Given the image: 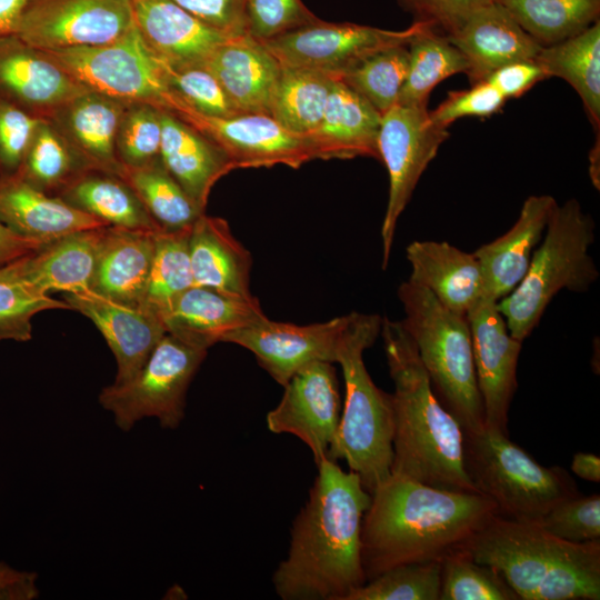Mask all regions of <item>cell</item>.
I'll return each instance as SVG.
<instances>
[{
	"mask_svg": "<svg viewBox=\"0 0 600 600\" xmlns=\"http://www.w3.org/2000/svg\"><path fill=\"white\" fill-rule=\"evenodd\" d=\"M296 517L287 557L272 576L283 600H346L366 582L361 523L371 494L360 477L324 459Z\"/></svg>",
	"mask_w": 600,
	"mask_h": 600,
	"instance_id": "cell-1",
	"label": "cell"
},
{
	"mask_svg": "<svg viewBox=\"0 0 600 600\" xmlns=\"http://www.w3.org/2000/svg\"><path fill=\"white\" fill-rule=\"evenodd\" d=\"M496 516L494 503L480 493L439 489L391 473L371 493L362 518L366 581L401 564L442 562L466 550Z\"/></svg>",
	"mask_w": 600,
	"mask_h": 600,
	"instance_id": "cell-2",
	"label": "cell"
},
{
	"mask_svg": "<svg viewBox=\"0 0 600 600\" xmlns=\"http://www.w3.org/2000/svg\"><path fill=\"white\" fill-rule=\"evenodd\" d=\"M380 334L394 384L391 473L477 492L464 469L462 428L434 394L411 337L401 321L388 318H382Z\"/></svg>",
	"mask_w": 600,
	"mask_h": 600,
	"instance_id": "cell-3",
	"label": "cell"
},
{
	"mask_svg": "<svg viewBox=\"0 0 600 600\" xmlns=\"http://www.w3.org/2000/svg\"><path fill=\"white\" fill-rule=\"evenodd\" d=\"M466 550L498 570L522 600L600 599V540L570 542L496 516Z\"/></svg>",
	"mask_w": 600,
	"mask_h": 600,
	"instance_id": "cell-4",
	"label": "cell"
},
{
	"mask_svg": "<svg viewBox=\"0 0 600 600\" xmlns=\"http://www.w3.org/2000/svg\"><path fill=\"white\" fill-rule=\"evenodd\" d=\"M378 314L348 313L336 363L341 367L346 398L328 459H342L371 494L391 476L393 459V407L391 393L376 386L363 360L381 331Z\"/></svg>",
	"mask_w": 600,
	"mask_h": 600,
	"instance_id": "cell-5",
	"label": "cell"
},
{
	"mask_svg": "<svg viewBox=\"0 0 600 600\" xmlns=\"http://www.w3.org/2000/svg\"><path fill=\"white\" fill-rule=\"evenodd\" d=\"M594 229L592 217L578 200L556 203L524 277L497 302L513 338L523 342L562 289L583 293L598 280L600 273L589 252Z\"/></svg>",
	"mask_w": 600,
	"mask_h": 600,
	"instance_id": "cell-6",
	"label": "cell"
},
{
	"mask_svg": "<svg viewBox=\"0 0 600 600\" xmlns=\"http://www.w3.org/2000/svg\"><path fill=\"white\" fill-rule=\"evenodd\" d=\"M404 318L432 390L462 430L484 426V408L478 389L472 337L467 316L442 304L428 289L411 281L398 288Z\"/></svg>",
	"mask_w": 600,
	"mask_h": 600,
	"instance_id": "cell-7",
	"label": "cell"
},
{
	"mask_svg": "<svg viewBox=\"0 0 600 600\" xmlns=\"http://www.w3.org/2000/svg\"><path fill=\"white\" fill-rule=\"evenodd\" d=\"M462 431L466 472L499 517L537 523L554 506L580 494L563 468L541 466L508 433L486 424Z\"/></svg>",
	"mask_w": 600,
	"mask_h": 600,
	"instance_id": "cell-8",
	"label": "cell"
},
{
	"mask_svg": "<svg viewBox=\"0 0 600 600\" xmlns=\"http://www.w3.org/2000/svg\"><path fill=\"white\" fill-rule=\"evenodd\" d=\"M207 351L166 333L132 379L101 390L99 403L122 431L144 418L176 429L184 418L187 390Z\"/></svg>",
	"mask_w": 600,
	"mask_h": 600,
	"instance_id": "cell-9",
	"label": "cell"
},
{
	"mask_svg": "<svg viewBox=\"0 0 600 600\" xmlns=\"http://www.w3.org/2000/svg\"><path fill=\"white\" fill-rule=\"evenodd\" d=\"M46 52L89 90L127 103L166 108L170 91L164 62L146 44L134 24L109 43Z\"/></svg>",
	"mask_w": 600,
	"mask_h": 600,
	"instance_id": "cell-10",
	"label": "cell"
},
{
	"mask_svg": "<svg viewBox=\"0 0 600 600\" xmlns=\"http://www.w3.org/2000/svg\"><path fill=\"white\" fill-rule=\"evenodd\" d=\"M448 137V129L431 120L428 108L394 104L381 116L378 152L389 177L381 226L383 269L389 263L398 220L420 177Z\"/></svg>",
	"mask_w": 600,
	"mask_h": 600,
	"instance_id": "cell-11",
	"label": "cell"
},
{
	"mask_svg": "<svg viewBox=\"0 0 600 600\" xmlns=\"http://www.w3.org/2000/svg\"><path fill=\"white\" fill-rule=\"evenodd\" d=\"M167 111L213 141L234 169L277 164L299 168L311 160L322 159L310 136L291 132L268 114L209 117L194 111L173 93L168 99Z\"/></svg>",
	"mask_w": 600,
	"mask_h": 600,
	"instance_id": "cell-12",
	"label": "cell"
},
{
	"mask_svg": "<svg viewBox=\"0 0 600 600\" xmlns=\"http://www.w3.org/2000/svg\"><path fill=\"white\" fill-rule=\"evenodd\" d=\"M413 22L400 31L351 22L319 20L261 41L281 66L309 68L338 76L368 56L393 46H407L423 29Z\"/></svg>",
	"mask_w": 600,
	"mask_h": 600,
	"instance_id": "cell-13",
	"label": "cell"
},
{
	"mask_svg": "<svg viewBox=\"0 0 600 600\" xmlns=\"http://www.w3.org/2000/svg\"><path fill=\"white\" fill-rule=\"evenodd\" d=\"M133 24L131 0H30L14 34L51 51L109 43Z\"/></svg>",
	"mask_w": 600,
	"mask_h": 600,
	"instance_id": "cell-14",
	"label": "cell"
},
{
	"mask_svg": "<svg viewBox=\"0 0 600 600\" xmlns=\"http://www.w3.org/2000/svg\"><path fill=\"white\" fill-rule=\"evenodd\" d=\"M282 387L284 391L279 403L267 413V427L272 433L299 438L318 464L328 458L341 414L339 381L333 363H309Z\"/></svg>",
	"mask_w": 600,
	"mask_h": 600,
	"instance_id": "cell-15",
	"label": "cell"
},
{
	"mask_svg": "<svg viewBox=\"0 0 600 600\" xmlns=\"http://www.w3.org/2000/svg\"><path fill=\"white\" fill-rule=\"evenodd\" d=\"M496 300L483 296L467 313L484 424L508 433V412L517 390L522 341L509 332Z\"/></svg>",
	"mask_w": 600,
	"mask_h": 600,
	"instance_id": "cell-16",
	"label": "cell"
},
{
	"mask_svg": "<svg viewBox=\"0 0 600 600\" xmlns=\"http://www.w3.org/2000/svg\"><path fill=\"white\" fill-rule=\"evenodd\" d=\"M348 314L329 321L299 326L268 317L227 337L224 342L243 347L281 386L314 361L336 362V352Z\"/></svg>",
	"mask_w": 600,
	"mask_h": 600,
	"instance_id": "cell-17",
	"label": "cell"
},
{
	"mask_svg": "<svg viewBox=\"0 0 600 600\" xmlns=\"http://www.w3.org/2000/svg\"><path fill=\"white\" fill-rule=\"evenodd\" d=\"M87 90L46 51L17 34L0 37V99L48 119Z\"/></svg>",
	"mask_w": 600,
	"mask_h": 600,
	"instance_id": "cell-18",
	"label": "cell"
},
{
	"mask_svg": "<svg viewBox=\"0 0 600 600\" xmlns=\"http://www.w3.org/2000/svg\"><path fill=\"white\" fill-rule=\"evenodd\" d=\"M63 300L102 333L117 361L113 383L132 379L167 333L159 317L107 299L89 288L63 292Z\"/></svg>",
	"mask_w": 600,
	"mask_h": 600,
	"instance_id": "cell-19",
	"label": "cell"
},
{
	"mask_svg": "<svg viewBox=\"0 0 600 600\" xmlns=\"http://www.w3.org/2000/svg\"><path fill=\"white\" fill-rule=\"evenodd\" d=\"M103 230L74 231L44 243L1 266L0 277L41 294L89 288Z\"/></svg>",
	"mask_w": 600,
	"mask_h": 600,
	"instance_id": "cell-20",
	"label": "cell"
},
{
	"mask_svg": "<svg viewBox=\"0 0 600 600\" xmlns=\"http://www.w3.org/2000/svg\"><path fill=\"white\" fill-rule=\"evenodd\" d=\"M134 26L150 50L172 69L203 67L229 38L172 0H131Z\"/></svg>",
	"mask_w": 600,
	"mask_h": 600,
	"instance_id": "cell-21",
	"label": "cell"
},
{
	"mask_svg": "<svg viewBox=\"0 0 600 600\" xmlns=\"http://www.w3.org/2000/svg\"><path fill=\"white\" fill-rule=\"evenodd\" d=\"M266 317L258 299L192 286L170 306L161 320L170 333L196 348L208 350L232 332Z\"/></svg>",
	"mask_w": 600,
	"mask_h": 600,
	"instance_id": "cell-22",
	"label": "cell"
},
{
	"mask_svg": "<svg viewBox=\"0 0 600 600\" xmlns=\"http://www.w3.org/2000/svg\"><path fill=\"white\" fill-rule=\"evenodd\" d=\"M446 37L467 59L471 84L510 62L534 60L542 48L497 0L476 10Z\"/></svg>",
	"mask_w": 600,
	"mask_h": 600,
	"instance_id": "cell-23",
	"label": "cell"
},
{
	"mask_svg": "<svg viewBox=\"0 0 600 600\" xmlns=\"http://www.w3.org/2000/svg\"><path fill=\"white\" fill-rule=\"evenodd\" d=\"M127 102L87 90L60 107L48 120L90 170L124 177L117 156L119 124Z\"/></svg>",
	"mask_w": 600,
	"mask_h": 600,
	"instance_id": "cell-24",
	"label": "cell"
},
{
	"mask_svg": "<svg viewBox=\"0 0 600 600\" xmlns=\"http://www.w3.org/2000/svg\"><path fill=\"white\" fill-rule=\"evenodd\" d=\"M203 67L239 113L270 116L281 64L261 41L248 33L233 36L212 51Z\"/></svg>",
	"mask_w": 600,
	"mask_h": 600,
	"instance_id": "cell-25",
	"label": "cell"
},
{
	"mask_svg": "<svg viewBox=\"0 0 600 600\" xmlns=\"http://www.w3.org/2000/svg\"><path fill=\"white\" fill-rule=\"evenodd\" d=\"M556 203L549 194L528 197L513 226L473 252L482 270L487 297L499 301L522 280Z\"/></svg>",
	"mask_w": 600,
	"mask_h": 600,
	"instance_id": "cell-26",
	"label": "cell"
},
{
	"mask_svg": "<svg viewBox=\"0 0 600 600\" xmlns=\"http://www.w3.org/2000/svg\"><path fill=\"white\" fill-rule=\"evenodd\" d=\"M411 266L409 280L428 289L450 310L467 316L486 296L484 279L476 256L447 241L416 240L406 248Z\"/></svg>",
	"mask_w": 600,
	"mask_h": 600,
	"instance_id": "cell-27",
	"label": "cell"
},
{
	"mask_svg": "<svg viewBox=\"0 0 600 600\" xmlns=\"http://www.w3.org/2000/svg\"><path fill=\"white\" fill-rule=\"evenodd\" d=\"M0 223L22 238L43 243L108 226L61 198L36 189L18 174H0Z\"/></svg>",
	"mask_w": 600,
	"mask_h": 600,
	"instance_id": "cell-28",
	"label": "cell"
},
{
	"mask_svg": "<svg viewBox=\"0 0 600 600\" xmlns=\"http://www.w3.org/2000/svg\"><path fill=\"white\" fill-rule=\"evenodd\" d=\"M156 233L104 227L89 289L139 309L153 259Z\"/></svg>",
	"mask_w": 600,
	"mask_h": 600,
	"instance_id": "cell-29",
	"label": "cell"
},
{
	"mask_svg": "<svg viewBox=\"0 0 600 600\" xmlns=\"http://www.w3.org/2000/svg\"><path fill=\"white\" fill-rule=\"evenodd\" d=\"M161 110L160 160L203 210L214 183L234 168L213 141L171 112Z\"/></svg>",
	"mask_w": 600,
	"mask_h": 600,
	"instance_id": "cell-30",
	"label": "cell"
},
{
	"mask_svg": "<svg viewBox=\"0 0 600 600\" xmlns=\"http://www.w3.org/2000/svg\"><path fill=\"white\" fill-rule=\"evenodd\" d=\"M193 286L241 297L250 292L251 256L232 234L228 222L202 213L189 234Z\"/></svg>",
	"mask_w": 600,
	"mask_h": 600,
	"instance_id": "cell-31",
	"label": "cell"
},
{
	"mask_svg": "<svg viewBox=\"0 0 600 600\" xmlns=\"http://www.w3.org/2000/svg\"><path fill=\"white\" fill-rule=\"evenodd\" d=\"M381 114L359 93L336 77L323 117L310 136L322 159L372 157L379 159Z\"/></svg>",
	"mask_w": 600,
	"mask_h": 600,
	"instance_id": "cell-32",
	"label": "cell"
},
{
	"mask_svg": "<svg viewBox=\"0 0 600 600\" xmlns=\"http://www.w3.org/2000/svg\"><path fill=\"white\" fill-rule=\"evenodd\" d=\"M58 197L108 226L151 232L162 230L126 179L113 173L88 170Z\"/></svg>",
	"mask_w": 600,
	"mask_h": 600,
	"instance_id": "cell-33",
	"label": "cell"
},
{
	"mask_svg": "<svg viewBox=\"0 0 600 600\" xmlns=\"http://www.w3.org/2000/svg\"><path fill=\"white\" fill-rule=\"evenodd\" d=\"M534 61L544 70L548 78H561L574 89L599 134L600 20L571 38L542 47Z\"/></svg>",
	"mask_w": 600,
	"mask_h": 600,
	"instance_id": "cell-34",
	"label": "cell"
},
{
	"mask_svg": "<svg viewBox=\"0 0 600 600\" xmlns=\"http://www.w3.org/2000/svg\"><path fill=\"white\" fill-rule=\"evenodd\" d=\"M336 77L321 70L281 66L270 117L297 134L319 127Z\"/></svg>",
	"mask_w": 600,
	"mask_h": 600,
	"instance_id": "cell-35",
	"label": "cell"
},
{
	"mask_svg": "<svg viewBox=\"0 0 600 600\" xmlns=\"http://www.w3.org/2000/svg\"><path fill=\"white\" fill-rule=\"evenodd\" d=\"M468 61L449 39L432 28L408 44V70L397 104L428 108L432 89L444 79L468 72Z\"/></svg>",
	"mask_w": 600,
	"mask_h": 600,
	"instance_id": "cell-36",
	"label": "cell"
},
{
	"mask_svg": "<svg viewBox=\"0 0 600 600\" xmlns=\"http://www.w3.org/2000/svg\"><path fill=\"white\" fill-rule=\"evenodd\" d=\"M541 47L571 38L600 20V0H497Z\"/></svg>",
	"mask_w": 600,
	"mask_h": 600,
	"instance_id": "cell-37",
	"label": "cell"
},
{
	"mask_svg": "<svg viewBox=\"0 0 600 600\" xmlns=\"http://www.w3.org/2000/svg\"><path fill=\"white\" fill-rule=\"evenodd\" d=\"M88 170L52 122L42 119L17 174L36 189L58 197Z\"/></svg>",
	"mask_w": 600,
	"mask_h": 600,
	"instance_id": "cell-38",
	"label": "cell"
},
{
	"mask_svg": "<svg viewBox=\"0 0 600 600\" xmlns=\"http://www.w3.org/2000/svg\"><path fill=\"white\" fill-rule=\"evenodd\" d=\"M190 229L156 233L153 259L139 309L161 319L173 301L193 286Z\"/></svg>",
	"mask_w": 600,
	"mask_h": 600,
	"instance_id": "cell-39",
	"label": "cell"
},
{
	"mask_svg": "<svg viewBox=\"0 0 600 600\" xmlns=\"http://www.w3.org/2000/svg\"><path fill=\"white\" fill-rule=\"evenodd\" d=\"M123 178L162 230L189 229L204 213L168 172L161 160L146 167L126 169Z\"/></svg>",
	"mask_w": 600,
	"mask_h": 600,
	"instance_id": "cell-40",
	"label": "cell"
},
{
	"mask_svg": "<svg viewBox=\"0 0 600 600\" xmlns=\"http://www.w3.org/2000/svg\"><path fill=\"white\" fill-rule=\"evenodd\" d=\"M408 70V44L379 50L337 77L381 116L397 104Z\"/></svg>",
	"mask_w": 600,
	"mask_h": 600,
	"instance_id": "cell-41",
	"label": "cell"
},
{
	"mask_svg": "<svg viewBox=\"0 0 600 600\" xmlns=\"http://www.w3.org/2000/svg\"><path fill=\"white\" fill-rule=\"evenodd\" d=\"M502 574L476 561L467 550L451 553L441 562L439 600H519Z\"/></svg>",
	"mask_w": 600,
	"mask_h": 600,
	"instance_id": "cell-42",
	"label": "cell"
},
{
	"mask_svg": "<svg viewBox=\"0 0 600 600\" xmlns=\"http://www.w3.org/2000/svg\"><path fill=\"white\" fill-rule=\"evenodd\" d=\"M441 562L391 568L352 590L346 600H439Z\"/></svg>",
	"mask_w": 600,
	"mask_h": 600,
	"instance_id": "cell-43",
	"label": "cell"
},
{
	"mask_svg": "<svg viewBox=\"0 0 600 600\" xmlns=\"http://www.w3.org/2000/svg\"><path fill=\"white\" fill-rule=\"evenodd\" d=\"M161 110L142 102L128 103L117 134V156L124 169L149 166L160 160Z\"/></svg>",
	"mask_w": 600,
	"mask_h": 600,
	"instance_id": "cell-44",
	"label": "cell"
},
{
	"mask_svg": "<svg viewBox=\"0 0 600 600\" xmlns=\"http://www.w3.org/2000/svg\"><path fill=\"white\" fill-rule=\"evenodd\" d=\"M166 82L194 111L217 118L240 114L216 77L204 67L172 69L164 63Z\"/></svg>",
	"mask_w": 600,
	"mask_h": 600,
	"instance_id": "cell-45",
	"label": "cell"
},
{
	"mask_svg": "<svg viewBox=\"0 0 600 600\" xmlns=\"http://www.w3.org/2000/svg\"><path fill=\"white\" fill-rule=\"evenodd\" d=\"M48 309H70L64 300L33 292L0 277V341H28L32 317Z\"/></svg>",
	"mask_w": 600,
	"mask_h": 600,
	"instance_id": "cell-46",
	"label": "cell"
},
{
	"mask_svg": "<svg viewBox=\"0 0 600 600\" xmlns=\"http://www.w3.org/2000/svg\"><path fill=\"white\" fill-rule=\"evenodd\" d=\"M536 524L570 541L600 540V496H576L549 510Z\"/></svg>",
	"mask_w": 600,
	"mask_h": 600,
	"instance_id": "cell-47",
	"label": "cell"
},
{
	"mask_svg": "<svg viewBox=\"0 0 600 600\" xmlns=\"http://www.w3.org/2000/svg\"><path fill=\"white\" fill-rule=\"evenodd\" d=\"M247 32L267 41L320 20L302 0H247Z\"/></svg>",
	"mask_w": 600,
	"mask_h": 600,
	"instance_id": "cell-48",
	"label": "cell"
},
{
	"mask_svg": "<svg viewBox=\"0 0 600 600\" xmlns=\"http://www.w3.org/2000/svg\"><path fill=\"white\" fill-rule=\"evenodd\" d=\"M42 119L0 99V174L18 173Z\"/></svg>",
	"mask_w": 600,
	"mask_h": 600,
	"instance_id": "cell-49",
	"label": "cell"
},
{
	"mask_svg": "<svg viewBox=\"0 0 600 600\" xmlns=\"http://www.w3.org/2000/svg\"><path fill=\"white\" fill-rule=\"evenodd\" d=\"M506 99L487 81L473 83L469 89L450 91L448 97L432 111L431 120L448 129L463 117H490L501 110Z\"/></svg>",
	"mask_w": 600,
	"mask_h": 600,
	"instance_id": "cell-50",
	"label": "cell"
},
{
	"mask_svg": "<svg viewBox=\"0 0 600 600\" xmlns=\"http://www.w3.org/2000/svg\"><path fill=\"white\" fill-rule=\"evenodd\" d=\"M494 0H398L414 22H422L448 36L454 32L476 10Z\"/></svg>",
	"mask_w": 600,
	"mask_h": 600,
	"instance_id": "cell-51",
	"label": "cell"
},
{
	"mask_svg": "<svg viewBox=\"0 0 600 600\" xmlns=\"http://www.w3.org/2000/svg\"><path fill=\"white\" fill-rule=\"evenodd\" d=\"M204 23L231 36L247 34V0H172Z\"/></svg>",
	"mask_w": 600,
	"mask_h": 600,
	"instance_id": "cell-52",
	"label": "cell"
},
{
	"mask_svg": "<svg viewBox=\"0 0 600 600\" xmlns=\"http://www.w3.org/2000/svg\"><path fill=\"white\" fill-rule=\"evenodd\" d=\"M547 78V73L538 62L520 60L496 69L483 81L490 83L508 100L521 97Z\"/></svg>",
	"mask_w": 600,
	"mask_h": 600,
	"instance_id": "cell-53",
	"label": "cell"
},
{
	"mask_svg": "<svg viewBox=\"0 0 600 600\" xmlns=\"http://www.w3.org/2000/svg\"><path fill=\"white\" fill-rule=\"evenodd\" d=\"M38 576L0 561V600H33L40 594Z\"/></svg>",
	"mask_w": 600,
	"mask_h": 600,
	"instance_id": "cell-54",
	"label": "cell"
},
{
	"mask_svg": "<svg viewBox=\"0 0 600 600\" xmlns=\"http://www.w3.org/2000/svg\"><path fill=\"white\" fill-rule=\"evenodd\" d=\"M44 243L22 238L0 223V267L23 257Z\"/></svg>",
	"mask_w": 600,
	"mask_h": 600,
	"instance_id": "cell-55",
	"label": "cell"
},
{
	"mask_svg": "<svg viewBox=\"0 0 600 600\" xmlns=\"http://www.w3.org/2000/svg\"><path fill=\"white\" fill-rule=\"evenodd\" d=\"M30 0H0V37L14 34Z\"/></svg>",
	"mask_w": 600,
	"mask_h": 600,
	"instance_id": "cell-56",
	"label": "cell"
},
{
	"mask_svg": "<svg viewBox=\"0 0 600 600\" xmlns=\"http://www.w3.org/2000/svg\"><path fill=\"white\" fill-rule=\"evenodd\" d=\"M571 471L586 481L599 482L600 459L593 453L577 452L572 458Z\"/></svg>",
	"mask_w": 600,
	"mask_h": 600,
	"instance_id": "cell-57",
	"label": "cell"
},
{
	"mask_svg": "<svg viewBox=\"0 0 600 600\" xmlns=\"http://www.w3.org/2000/svg\"><path fill=\"white\" fill-rule=\"evenodd\" d=\"M590 176L593 184L599 189V134H597V144L590 152Z\"/></svg>",
	"mask_w": 600,
	"mask_h": 600,
	"instance_id": "cell-58",
	"label": "cell"
}]
</instances>
